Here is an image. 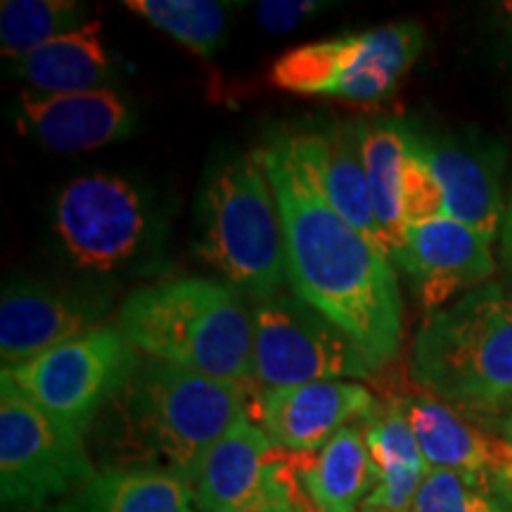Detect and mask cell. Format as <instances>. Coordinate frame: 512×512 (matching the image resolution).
<instances>
[{
    "label": "cell",
    "instance_id": "1",
    "mask_svg": "<svg viewBox=\"0 0 512 512\" xmlns=\"http://www.w3.org/2000/svg\"><path fill=\"white\" fill-rule=\"evenodd\" d=\"M261 155L280 209L294 294L347 332L377 373L394 361L403 339L392 259L332 209L297 133H273Z\"/></svg>",
    "mask_w": 512,
    "mask_h": 512
},
{
    "label": "cell",
    "instance_id": "2",
    "mask_svg": "<svg viewBox=\"0 0 512 512\" xmlns=\"http://www.w3.org/2000/svg\"><path fill=\"white\" fill-rule=\"evenodd\" d=\"M249 415L242 382L140 358L136 373L93 422L107 470H157L192 489L209 451Z\"/></svg>",
    "mask_w": 512,
    "mask_h": 512
},
{
    "label": "cell",
    "instance_id": "3",
    "mask_svg": "<svg viewBox=\"0 0 512 512\" xmlns=\"http://www.w3.org/2000/svg\"><path fill=\"white\" fill-rule=\"evenodd\" d=\"M408 373L465 418L501 425L512 413V297L503 283L479 285L432 311L413 339Z\"/></svg>",
    "mask_w": 512,
    "mask_h": 512
},
{
    "label": "cell",
    "instance_id": "4",
    "mask_svg": "<svg viewBox=\"0 0 512 512\" xmlns=\"http://www.w3.org/2000/svg\"><path fill=\"white\" fill-rule=\"evenodd\" d=\"M114 325L147 358L216 380H252L254 320L245 299L219 280L140 285L124 297Z\"/></svg>",
    "mask_w": 512,
    "mask_h": 512
},
{
    "label": "cell",
    "instance_id": "5",
    "mask_svg": "<svg viewBox=\"0 0 512 512\" xmlns=\"http://www.w3.org/2000/svg\"><path fill=\"white\" fill-rule=\"evenodd\" d=\"M197 221L202 259L240 297L256 304L278 297L287 278L285 238L261 147L230 152L209 166Z\"/></svg>",
    "mask_w": 512,
    "mask_h": 512
},
{
    "label": "cell",
    "instance_id": "6",
    "mask_svg": "<svg viewBox=\"0 0 512 512\" xmlns=\"http://www.w3.org/2000/svg\"><path fill=\"white\" fill-rule=\"evenodd\" d=\"M422 46L425 31L406 19L292 48L271 64L268 79L287 93L380 102L411 72Z\"/></svg>",
    "mask_w": 512,
    "mask_h": 512
},
{
    "label": "cell",
    "instance_id": "7",
    "mask_svg": "<svg viewBox=\"0 0 512 512\" xmlns=\"http://www.w3.org/2000/svg\"><path fill=\"white\" fill-rule=\"evenodd\" d=\"M98 475L86 434L0 375V496L8 510H46Z\"/></svg>",
    "mask_w": 512,
    "mask_h": 512
},
{
    "label": "cell",
    "instance_id": "8",
    "mask_svg": "<svg viewBox=\"0 0 512 512\" xmlns=\"http://www.w3.org/2000/svg\"><path fill=\"white\" fill-rule=\"evenodd\" d=\"M53 230L76 266L114 273L152 252L159 219L150 197L128 178L88 174L57 192Z\"/></svg>",
    "mask_w": 512,
    "mask_h": 512
},
{
    "label": "cell",
    "instance_id": "9",
    "mask_svg": "<svg viewBox=\"0 0 512 512\" xmlns=\"http://www.w3.org/2000/svg\"><path fill=\"white\" fill-rule=\"evenodd\" d=\"M252 320V380L259 382L261 392L368 380L375 373L354 339L297 294H278L256 304Z\"/></svg>",
    "mask_w": 512,
    "mask_h": 512
},
{
    "label": "cell",
    "instance_id": "10",
    "mask_svg": "<svg viewBox=\"0 0 512 512\" xmlns=\"http://www.w3.org/2000/svg\"><path fill=\"white\" fill-rule=\"evenodd\" d=\"M140 358L117 325H102L3 375L43 411L86 434L136 373Z\"/></svg>",
    "mask_w": 512,
    "mask_h": 512
},
{
    "label": "cell",
    "instance_id": "11",
    "mask_svg": "<svg viewBox=\"0 0 512 512\" xmlns=\"http://www.w3.org/2000/svg\"><path fill=\"white\" fill-rule=\"evenodd\" d=\"M202 512H271L299 505L294 472L252 415L209 451L192 482Z\"/></svg>",
    "mask_w": 512,
    "mask_h": 512
},
{
    "label": "cell",
    "instance_id": "12",
    "mask_svg": "<svg viewBox=\"0 0 512 512\" xmlns=\"http://www.w3.org/2000/svg\"><path fill=\"white\" fill-rule=\"evenodd\" d=\"M112 294L98 287L8 280L0 297V358L3 370L34 361L46 351L102 328Z\"/></svg>",
    "mask_w": 512,
    "mask_h": 512
},
{
    "label": "cell",
    "instance_id": "13",
    "mask_svg": "<svg viewBox=\"0 0 512 512\" xmlns=\"http://www.w3.org/2000/svg\"><path fill=\"white\" fill-rule=\"evenodd\" d=\"M389 259L408 275L430 313L456 294L486 285L496 271L491 242L451 216L408 226Z\"/></svg>",
    "mask_w": 512,
    "mask_h": 512
},
{
    "label": "cell",
    "instance_id": "14",
    "mask_svg": "<svg viewBox=\"0 0 512 512\" xmlns=\"http://www.w3.org/2000/svg\"><path fill=\"white\" fill-rule=\"evenodd\" d=\"M425 155L444 192V216H451L494 242L505 216V147L470 133L418 131Z\"/></svg>",
    "mask_w": 512,
    "mask_h": 512
},
{
    "label": "cell",
    "instance_id": "15",
    "mask_svg": "<svg viewBox=\"0 0 512 512\" xmlns=\"http://www.w3.org/2000/svg\"><path fill=\"white\" fill-rule=\"evenodd\" d=\"M380 403L356 382H311L259 394L261 430L283 451L313 456L339 430L366 420Z\"/></svg>",
    "mask_w": 512,
    "mask_h": 512
},
{
    "label": "cell",
    "instance_id": "16",
    "mask_svg": "<svg viewBox=\"0 0 512 512\" xmlns=\"http://www.w3.org/2000/svg\"><path fill=\"white\" fill-rule=\"evenodd\" d=\"M17 110L38 143L69 155L121 143L136 128L131 100L114 88L67 95L24 93Z\"/></svg>",
    "mask_w": 512,
    "mask_h": 512
},
{
    "label": "cell",
    "instance_id": "17",
    "mask_svg": "<svg viewBox=\"0 0 512 512\" xmlns=\"http://www.w3.org/2000/svg\"><path fill=\"white\" fill-rule=\"evenodd\" d=\"M411 422L427 470L494 475L512 482V444L503 434L482 430L463 413L427 394L399 399Z\"/></svg>",
    "mask_w": 512,
    "mask_h": 512
},
{
    "label": "cell",
    "instance_id": "18",
    "mask_svg": "<svg viewBox=\"0 0 512 512\" xmlns=\"http://www.w3.org/2000/svg\"><path fill=\"white\" fill-rule=\"evenodd\" d=\"M297 136L316 166L318 181L332 209L389 254L363 162V121H332L320 131H297Z\"/></svg>",
    "mask_w": 512,
    "mask_h": 512
},
{
    "label": "cell",
    "instance_id": "19",
    "mask_svg": "<svg viewBox=\"0 0 512 512\" xmlns=\"http://www.w3.org/2000/svg\"><path fill=\"white\" fill-rule=\"evenodd\" d=\"M361 425L375 470V489L363 505L377 512H413L430 470L399 399L380 403Z\"/></svg>",
    "mask_w": 512,
    "mask_h": 512
},
{
    "label": "cell",
    "instance_id": "20",
    "mask_svg": "<svg viewBox=\"0 0 512 512\" xmlns=\"http://www.w3.org/2000/svg\"><path fill=\"white\" fill-rule=\"evenodd\" d=\"M10 72L43 95L105 91L114 83V67L102 43L100 22H88L27 55L10 57Z\"/></svg>",
    "mask_w": 512,
    "mask_h": 512
},
{
    "label": "cell",
    "instance_id": "21",
    "mask_svg": "<svg viewBox=\"0 0 512 512\" xmlns=\"http://www.w3.org/2000/svg\"><path fill=\"white\" fill-rule=\"evenodd\" d=\"M299 482L316 512H358L375 489L366 432L361 422L339 430L313 456H304Z\"/></svg>",
    "mask_w": 512,
    "mask_h": 512
},
{
    "label": "cell",
    "instance_id": "22",
    "mask_svg": "<svg viewBox=\"0 0 512 512\" xmlns=\"http://www.w3.org/2000/svg\"><path fill=\"white\" fill-rule=\"evenodd\" d=\"M183 479L157 470H102L41 512H195Z\"/></svg>",
    "mask_w": 512,
    "mask_h": 512
},
{
    "label": "cell",
    "instance_id": "23",
    "mask_svg": "<svg viewBox=\"0 0 512 512\" xmlns=\"http://www.w3.org/2000/svg\"><path fill=\"white\" fill-rule=\"evenodd\" d=\"M413 126L392 117L363 121V162H366L375 214L387 240L389 256L401 245L406 223L401 214V176L411 147Z\"/></svg>",
    "mask_w": 512,
    "mask_h": 512
},
{
    "label": "cell",
    "instance_id": "24",
    "mask_svg": "<svg viewBox=\"0 0 512 512\" xmlns=\"http://www.w3.org/2000/svg\"><path fill=\"white\" fill-rule=\"evenodd\" d=\"M88 8L76 0H3L0 43L5 57L27 55L55 38L86 27Z\"/></svg>",
    "mask_w": 512,
    "mask_h": 512
},
{
    "label": "cell",
    "instance_id": "25",
    "mask_svg": "<svg viewBox=\"0 0 512 512\" xmlns=\"http://www.w3.org/2000/svg\"><path fill=\"white\" fill-rule=\"evenodd\" d=\"M126 8L202 57H211L226 41V3H214V0H126Z\"/></svg>",
    "mask_w": 512,
    "mask_h": 512
},
{
    "label": "cell",
    "instance_id": "26",
    "mask_svg": "<svg viewBox=\"0 0 512 512\" xmlns=\"http://www.w3.org/2000/svg\"><path fill=\"white\" fill-rule=\"evenodd\" d=\"M413 512H512V482L494 475L430 470Z\"/></svg>",
    "mask_w": 512,
    "mask_h": 512
},
{
    "label": "cell",
    "instance_id": "27",
    "mask_svg": "<svg viewBox=\"0 0 512 512\" xmlns=\"http://www.w3.org/2000/svg\"><path fill=\"white\" fill-rule=\"evenodd\" d=\"M401 214L406 228L444 216V192L420 143L418 128H413L411 147L403 164Z\"/></svg>",
    "mask_w": 512,
    "mask_h": 512
},
{
    "label": "cell",
    "instance_id": "28",
    "mask_svg": "<svg viewBox=\"0 0 512 512\" xmlns=\"http://www.w3.org/2000/svg\"><path fill=\"white\" fill-rule=\"evenodd\" d=\"M325 8H330V3H318V0H264V3L256 5V22L268 34H287V31L299 27V24Z\"/></svg>",
    "mask_w": 512,
    "mask_h": 512
},
{
    "label": "cell",
    "instance_id": "29",
    "mask_svg": "<svg viewBox=\"0 0 512 512\" xmlns=\"http://www.w3.org/2000/svg\"><path fill=\"white\" fill-rule=\"evenodd\" d=\"M501 266L505 275L503 287L512 297V192L508 204H505V216L501 223Z\"/></svg>",
    "mask_w": 512,
    "mask_h": 512
},
{
    "label": "cell",
    "instance_id": "30",
    "mask_svg": "<svg viewBox=\"0 0 512 512\" xmlns=\"http://www.w3.org/2000/svg\"><path fill=\"white\" fill-rule=\"evenodd\" d=\"M498 432H501L503 437L508 439L510 444H512V413H508V415H505V418L501 420V425H498Z\"/></svg>",
    "mask_w": 512,
    "mask_h": 512
},
{
    "label": "cell",
    "instance_id": "31",
    "mask_svg": "<svg viewBox=\"0 0 512 512\" xmlns=\"http://www.w3.org/2000/svg\"><path fill=\"white\" fill-rule=\"evenodd\" d=\"M503 15L508 19V29H510V38H512V0H505L503 3Z\"/></svg>",
    "mask_w": 512,
    "mask_h": 512
},
{
    "label": "cell",
    "instance_id": "32",
    "mask_svg": "<svg viewBox=\"0 0 512 512\" xmlns=\"http://www.w3.org/2000/svg\"><path fill=\"white\" fill-rule=\"evenodd\" d=\"M304 510V503L294 505V508H283V510H271V512H302Z\"/></svg>",
    "mask_w": 512,
    "mask_h": 512
},
{
    "label": "cell",
    "instance_id": "33",
    "mask_svg": "<svg viewBox=\"0 0 512 512\" xmlns=\"http://www.w3.org/2000/svg\"><path fill=\"white\" fill-rule=\"evenodd\" d=\"M358 512H377V510H373V508H368V505H363V508H361V510H358Z\"/></svg>",
    "mask_w": 512,
    "mask_h": 512
},
{
    "label": "cell",
    "instance_id": "34",
    "mask_svg": "<svg viewBox=\"0 0 512 512\" xmlns=\"http://www.w3.org/2000/svg\"><path fill=\"white\" fill-rule=\"evenodd\" d=\"M302 512H306V508H304V510H302Z\"/></svg>",
    "mask_w": 512,
    "mask_h": 512
}]
</instances>
